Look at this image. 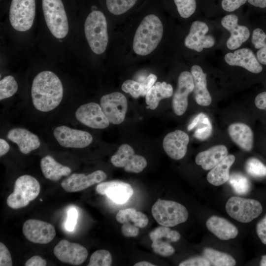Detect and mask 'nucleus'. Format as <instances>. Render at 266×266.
<instances>
[{"mask_svg": "<svg viewBox=\"0 0 266 266\" xmlns=\"http://www.w3.org/2000/svg\"><path fill=\"white\" fill-rule=\"evenodd\" d=\"M31 96L34 107L42 112L56 108L63 97V87L60 78L54 72L43 71L33 80Z\"/></svg>", "mask_w": 266, "mask_h": 266, "instance_id": "nucleus-1", "label": "nucleus"}, {"mask_svg": "<svg viewBox=\"0 0 266 266\" xmlns=\"http://www.w3.org/2000/svg\"><path fill=\"white\" fill-rule=\"evenodd\" d=\"M163 26L154 14L146 16L135 32L133 48L135 54L146 56L153 52L160 42L163 34Z\"/></svg>", "mask_w": 266, "mask_h": 266, "instance_id": "nucleus-2", "label": "nucleus"}, {"mask_svg": "<svg viewBox=\"0 0 266 266\" xmlns=\"http://www.w3.org/2000/svg\"><path fill=\"white\" fill-rule=\"evenodd\" d=\"M85 34L91 50L97 54H101L106 50L108 35L106 18L99 10L91 12L84 24Z\"/></svg>", "mask_w": 266, "mask_h": 266, "instance_id": "nucleus-3", "label": "nucleus"}, {"mask_svg": "<svg viewBox=\"0 0 266 266\" xmlns=\"http://www.w3.org/2000/svg\"><path fill=\"white\" fill-rule=\"evenodd\" d=\"M40 185L34 177L23 175L15 182L13 193L8 197L6 203L11 208L16 209L27 206L39 195Z\"/></svg>", "mask_w": 266, "mask_h": 266, "instance_id": "nucleus-4", "label": "nucleus"}, {"mask_svg": "<svg viewBox=\"0 0 266 266\" xmlns=\"http://www.w3.org/2000/svg\"><path fill=\"white\" fill-rule=\"evenodd\" d=\"M152 214L161 226L173 227L185 222L188 218L186 208L178 202L160 199L152 207Z\"/></svg>", "mask_w": 266, "mask_h": 266, "instance_id": "nucleus-5", "label": "nucleus"}, {"mask_svg": "<svg viewBox=\"0 0 266 266\" xmlns=\"http://www.w3.org/2000/svg\"><path fill=\"white\" fill-rule=\"evenodd\" d=\"M42 7L46 23L52 34L61 39L68 32L66 14L62 0H42Z\"/></svg>", "mask_w": 266, "mask_h": 266, "instance_id": "nucleus-6", "label": "nucleus"}, {"mask_svg": "<svg viewBox=\"0 0 266 266\" xmlns=\"http://www.w3.org/2000/svg\"><path fill=\"white\" fill-rule=\"evenodd\" d=\"M226 210L228 214L234 219L247 223L261 214L263 207L257 200L232 197L226 203Z\"/></svg>", "mask_w": 266, "mask_h": 266, "instance_id": "nucleus-7", "label": "nucleus"}, {"mask_svg": "<svg viewBox=\"0 0 266 266\" xmlns=\"http://www.w3.org/2000/svg\"><path fill=\"white\" fill-rule=\"evenodd\" d=\"M35 14V0H12L9 20L16 30L25 32L33 26Z\"/></svg>", "mask_w": 266, "mask_h": 266, "instance_id": "nucleus-8", "label": "nucleus"}, {"mask_svg": "<svg viewBox=\"0 0 266 266\" xmlns=\"http://www.w3.org/2000/svg\"><path fill=\"white\" fill-rule=\"evenodd\" d=\"M100 105L110 123L118 125L124 121L128 102L123 94L113 92L103 96L100 99Z\"/></svg>", "mask_w": 266, "mask_h": 266, "instance_id": "nucleus-9", "label": "nucleus"}, {"mask_svg": "<svg viewBox=\"0 0 266 266\" xmlns=\"http://www.w3.org/2000/svg\"><path fill=\"white\" fill-rule=\"evenodd\" d=\"M113 166L123 167L128 172L139 173L147 166L144 157L135 154L134 150L129 144H123L119 146L116 153L111 157Z\"/></svg>", "mask_w": 266, "mask_h": 266, "instance_id": "nucleus-10", "label": "nucleus"}, {"mask_svg": "<svg viewBox=\"0 0 266 266\" xmlns=\"http://www.w3.org/2000/svg\"><path fill=\"white\" fill-rule=\"evenodd\" d=\"M22 231L29 241L41 244L51 242L56 234L53 225L37 219L26 220L23 225Z\"/></svg>", "mask_w": 266, "mask_h": 266, "instance_id": "nucleus-11", "label": "nucleus"}, {"mask_svg": "<svg viewBox=\"0 0 266 266\" xmlns=\"http://www.w3.org/2000/svg\"><path fill=\"white\" fill-rule=\"evenodd\" d=\"M53 134L59 143L66 148H84L93 141V137L88 132L71 129L66 126L57 127Z\"/></svg>", "mask_w": 266, "mask_h": 266, "instance_id": "nucleus-12", "label": "nucleus"}, {"mask_svg": "<svg viewBox=\"0 0 266 266\" xmlns=\"http://www.w3.org/2000/svg\"><path fill=\"white\" fill-rule=\"evenodd\" d=\"M53 253L61 262L79 266L86 260L88 252L85 247L66 239L60 240L55 246Z\"/></svg>", "mask_w": 266, "mask_h": 266, "instance_id": "nucleus-13", "label": "nucleus"}, {"mask_svg": "<svg viewBox=\"0 0 266 266\" xmlns=\"http://www.w3.org/2000/svg\"><path fill=\"white\" fill-rule=\"evenodd\" d=\"M75 117L80 122L93 129H105L110 123L100 105L95 102H89L79 106L75 112Z\"/></svg>", "mask_w": 266, "mask_h": 266, "instance_id": "nucleus-14", "label": "nucleus"}, {"mask_svg": "<svg viewBox=\"0 0 266 266\" xmlns=\"http://www.w3.org/2000/svg\"><path fill=\"white\" fill-rule=\"evenodd\" d=\"M206 23L200 21H194L191 25L189 33L186 37L184 44L189 49L201 52L203 48L212 47L215 42L211 35H206L208 31Z\"/></svg>", "mask_w": 266, "mask_h": 266, "instance_id": "nucleus-15", "label": "nucleus"}, {"mask_svg": "<svg viewBox=\"0 0 266 266\" xmlns=\"http://www.w3.org/2000/svg\"><path fill=\"white\" fill-rule=\"evenodd\" d=\"M194 88L191 73L187 71L182 72L178 76L177 87L172 101L173 110L176 115L181 116L186 112L188 105V96Z\"/></svg>", "mask_w": 266, "mask_h": 266, "instance_id": "nucleus-16", "label": "nucleus"}, {"mask_svg": "<svg viewBox=\"0 0 266 266\" xmlns=\"http://www.w3.org/2000/svg\"><path fill=\"white\" fill-rule=\"evenodd\" d=\"M106 178L105 173L101 170H97L88 175L75 173L64 179L61 185L67 192H77L100 183Z\"/></svg>", "mask_w": 266, "mask_h": 266, "instance_id": "nucleus-17", "label": "nucleus"}, {"mask_svg": "<svg viewBox=\"0 0 266 266\" xmlns=\"http://www.w3.org/2000/svg\"><path fill=\"white\" fill-rule=\"evenodd\" d=\"M238 17L233 14L227 15L221 21L222 26L231 33L227 41V46L230 50L240 47L250 36V32L247 27L238 24Z\"/></svg>", "mask_w": 266, "mask_h": 266, "instance_id": "nucleus-18", "label": "nucleus"}, {"mask_svg": "<svg viewBox=\"0 0 266 266\" xmlns=\"http://www.w3.org/2000/svg\"><path fill=\"white\" fill-rule=\"evenodd\" d=\"M96 190L98 194L106 195L114 202L118 204L127 202L133 193V189L130 184L120 181L101 182L97 186Z\"/></svg>", "mask_w": 266, "mask_h": 266, "instance_id": "nucleus-19", "label": "nucleus"}, {"mask_svg": "<svg viewBox=\"0 0 266 266\" xmlns=\"http://www.w3.org/2000/svg\"><path fill=\"white\" fill-rule=\"evenodd\" d=\"M189 137L184 132L177 130L167 133L164 138V150L171 158L178 160L186 155Z\"/></svg>", "mask_w": 266, "mask_h": 266, "instance_id": "nucleus-20", "label": "nucleus"}, {"mask_svg": "<svg viewBox=\"0 0 266 266\" xmlns=\"http://www.w3.org/2000/svg\"><path fill=\"white\" fill-rule=\"evenodd\" d=\"M224 60L230 66H241L254 73H259L263 70L260 63L249 48H241L233 53H228Z\"/></svg>", "mask_w": 266, "mask_h": 266, "instance_id": "nucleus-21", "label": "nucleus"}, {"mask_svg": "<svg viewBox=\"0 0 266 266\" xmlns=\"http://www.w3.org/2000/svg\"><path fill=\"white\" fill-rule=\"evenodd\" d=\"M7 138L18 145L20 152L27 154L37 149L40 145L38 136L24 128L11 129L7 133Z\"/></svg>", "mask_w": 266, "mask_h": 266, "instance_id": "nucleus-22", "label": "nucleus"}, {"mask_svg": "<svg viewBox=\"0 0 266 266\" xmlns=\"http://www.w3.org/2000/svg\"><path fill=\"white\" fill-rule=\"evenodd\" d=\"M194 84V95L196 102L200 105L207 106L212 102L211 96L207 88L206 74L198 65H194L191 69Z\"/></svg>", "mask_w": 266, "mask_h": 266, "instance_id": "nucleus-23", "label": "nucleus"}, {"mask_svg": "<svg viewBox=\"0 0 266 266\" xmlns=\"http://www.w3.org/2000/svg\"><path fill=\"white\" fill-rule=\"evenodd\" d=\"M228 131L232 140L241 149L245 151L252 149L254 135L248 125L243 123H234L229 126Z\"/></svg>", "mask_w": 266, "mask_h": 266, "instance_id": "nucleus-24", "label": "nucleus"}, {"mask_svg": "<svg viewBox=\"0 0 266 266\" xmlns=\"http://www.w3.org/2000/svg\"><path fill=\"white\" fill-rule=\"evenodd\" d=\"M228 154V149L225 145H217L198 153L196 157L195 162L203 169L208 170L219 164Z\"/></svg>", "mask_w": 266, "mask_h": 266, "instance_id": "nucleus-25", "label": "nucleus"}, {"mask_svg": "<svg viewBox=\"0 0 266 266\" xmlns=\"http://www.w3.org/2000/svg\"><path fill=\"white\" fill-rule=\"evenodd\" d=\"M206 225L210 232L221 240L234 238L238 234L237 229L234 225L218 216H212L209 218Z\"/></svg>", "mask_w": 266, "mask_h": 266, "instance_id": "nucleus-26", "label": "nucleus"}, {"mask_svg": "<svg viewBox=\"0 0 266 266\" xmlns=\"http://www.w3.org/2000/svg\"><path fill=\"white\" fill-rule=\"evenodd\" d=\"M235 160L233 155H227L215 166L207 175V180L214 186H220L226 183L230 178V169Z\"/></svg>", "mask_w": 266, "mask_h": 266, "instance_id": "nucleus-27", "label": "nucleus"}, {"mask_svg": "<svg viewBox=\"0 0 266 266\" xmlns=\"http://www.w3.org/2000/svg\"><path fill=\"white\" fill-rule=\"evenodd\" d=\"M40 167L44 177L49 180L57 181L63 176L70 174V167L58 163L50 156L43 157L40 161Z\"/></svg>", "mask_w": 266, "mask_h": 266, "instance_id": "nucleus-28", "label": "nucleus"}, {"mask_svg": "<svg viewBox=\"0 0 266 266\" xmlns=\"http://www.w3.org/2000/svg\"><path fill=\"white\" fill-rule=\"evenodd\" d=\"M173 95V88L170 84L165 81L157 82L147 93L145 96L147 109H156L160 101L164 99L169 98Z\"/></svg>", "mask_w": 266, "mask_h": 266, "instance_id": "nucleus-29", "label": "nucleus"}, {"mask_svg": "<svg viewBox=\"0 0 266 266\" xmlns=\"http://www.w3.org/2000/svg\"><path fill=\"white\" fill-rule=\"evenodd\" d=\"M116 219L121 224L130 223L139 228L145 227L148 223V219L145 214L132 208L120 210Z\"/></svg>", "mask_w": 266, "mask_h": 266, "instance_id": "nucleus-30", "label": "nucleus"}, {"mask_svg": "<svg viewBox=\"0 0 266 266\" xmlns=\"http://www.w3.org/2000/svg\"><path fill=\"white\" fill-rule=\"evenodd\" d=\"M203 254L214 266H233L236 264L235 260L231 255L211 248H205Z\"/></svg>", "mask_w": 266, "mask_h": 266, "instance_id": "nucleus-31", "label": "nucleus"}, {"mask_svg": "<svg viewBox=\"0 0 266 266\" xmlns=\"http://www.w3.org/2000/svg\"><path fill=\"white\" fill-rule=\"evenodd\" d=\"M228 181L233 191L238 195H245L250 190L251 183L249 180L241 173H232Z\"/></svg>", "mask_w": 266, "mask_h": 266, "instance_id": "nucleus-32", "label": "nucleus"}, {"mask_svg": "<svg viewBox=\"0 0 266 266\" xmlns=\"http://www.w3.org/2000/svg\"><path fill=\"white\" fill-rule=\"evenodd\" d=\"M149 235L152 241L161 240L171 242L177 241L180 238V234L178 232L164 226L156 228Z\"/></svg>", "mask_w": 266, "mask_h": 266, "instance_id": "nucleus-33", "label": "nucleus"}, {"mask_svg": "<svg viewBox=\"0 0 266 266\" xmlns=\"http://www.w3.org/2000/svg\"><path fill=\"white\" fill-rule=\"evenodd\" d=\"M199 114V121L196 127L194 136L200 140H204L207 139L212 132V126L208 117L203 113Z\"/></svg>", "mask_w": 266, "mask_h": 266, "instance_id": "nucleus-34", "label": "nucleus"}, {"mask_svg": "<svg viewBox=\"0 0 266 266\" xmlns=\"http://www.w3.org/2000/svg\"><path fill=\"white\" fill-rule=\"evenodd\" d=\"M246 172L254 178L266 176V166L256 158L248 159L245 164Z\"/></svg>", "mask_w": 266, "mask_h": 266, "instance_id": "nucleus-35", "label": "nucleus"}, {"mask_svg": "<svg viewBox=\"0 0 266 266\" xmlns=\"http://www.w3.org/2000/svg\"><path fill=\"white\" fill-rule=\"evenodd\" d=\"M137 0H106L109 11L113 14H122L131 9Z\"/></svg>", "mask_w": 266, "mask_h": 266, "instance_id": "nucleus-36", "label": "nucleus"}, {"mask_svg": "<svg viewBox=\"0 0 266 266\" xmlns=\"http://www.w3.org/2000/svg\"><path fill=\"white\" fill-rule=\"evenodd\" d=\"M17 90L18 84L14 77L5 76L0 81V100L12 97Z\"/></svg>", "mask_w": 266, "mask_h": 266, "instance_id": "nucleus-37", "label": "nucleus"}, {"mask_svg": "<svg viewBox=\"0 0 266 266\" xmlns=\"http://www.w3.org/2000/svg\"><path fill=\"white\" fill-rule=\"evenodd\" d=\"M112 263L111 255L108 251L104 249L94 252L90 258L88 266H109Z\"/></svg>", "mask_w": 266, "mask_h": 266, "instance_id": "nucleus-38", "label": "nucleus"}, {"mask_svg": "<svg viewBox=\"0 0 266 266\" xmlns=\"http://www.w3.org/2000/svg\"><path fill=\"white\" fill-rule=\"evenodd\" d=\"M122 90L130 94L133 98L140 96L144 97V87L142 82H137L133 80H127L122 85Z\"/></svg>", "mask_w": 266, "mask_h": 266, "instance_id": "nucleus-39", "label": "nucleus"}, {"mask_svg": "<svg viewBox=\"0 0 266 266\" xmlns=\"http://www.w3.org/2000/svg\"><path fill=\"white\" fill-rule=\"evenodd\" d=\"M174 1L179 14L182 18H189L196 10V0H174Z\"/></svg>", "mask_w": 266, "mask_h": 266, "instance_id": "nucleus-40", "label": "nucleus"}, {"mask_svg": "<svg viewBox=\"0 0 266 266\" xmlns=\"http://www.w3.org/2000/svg\"><path fill=\"white\" fill-rule=\"evenodd\" d=\"M152 241L151 247L154 252L162 256L167 257L172 255L175 252L174 248L169 242L161 240Z\"/></svg>", "mask_w": 266, "mask_h": 266, "instance_id": "nucleus-41", "label": "nucleus"}, {"mask_svg": "<svg viewBox=\"0 0 266 266\" xmlns=\"http://www.w3.org/2000/svg\"><path fill=\"white\" fill-rule=\"evenodd\" d=\"M252 42L256 49L262 48L266 45V34L260 28L255 29L252 33Z\"/></svg>", "mask_w": 266, "mask_h": 266, "instance_id": "nucleus-42", "label": "nucleus"}, {"mask_svg": "<svg viewBox=\"0 0 266 266\" xmlns=\"http://www.w3.org/2000/svg\"><path fill=\"white\" fill-rule=\"evenodd\" d=\"M13 265L11 254L6 247L1 242H0V266H12Z\"/></svg>", "mask_w": 266, "mask_h": 266, "instance_id": "nucleus-43", "label": "nucleus"}, {"mask_svg": "<svg viewBox=\"0 0 266 266\" xmlns=\"http://www.w3.org/2000/svg\"><path fill=\"white\" fill-rule=\"evenodd\" d=\"M78 212L74 208H70L67 212V218L65 223V227L67 231H74L77 223Z\"/></svg>", "mask_w": 266, "mask_h": 266, "instance_id": "nucleus-44", "label": "nucleus"}, {"mask_svg": "<svg viewBox=\"0 0 266 266\" xmlns=\"http://www.w3.org/2000/svg\"><path fill=\"white\" fill-rule=\"evenodd\" d=\"M179 266H209L210 262L203 257H194L183 261Z\"/></svg>", "mask_w": 266, "mask_h": 266, "instance_id": "nucleus-45", "label": "nucleus"}, {"mask_svg": "<svg viewBox=\"0 0 266 266\" xmlns=\"http://www.w3.org/2000/svg\"><path fill=\"white\" fill-rule=\"evenodd\" d=\"M247 0H222V7L228 12H232L246 3Z\"/></svg>", "mask_w": 266, "mask_h": 266, "instance_id": "nucleus-46", "label": "nucleus"}, {"mask_svg": "<svg viewBox=\"0 0 266 266\" xmlns=\"http://www.w3.org/2000/svg\"><path fill=\"white\" fill-rule=\"evenodd\" d=\"M139 229L134 225L124 223L121 227V231L126 237H135L139 233Z\"/></svg>", "mask_w": 266, "mask_h": 266, "instance_id": "nucleus-47", "label": "nucleus"}, {"mask_svg": "<svg viewBox=\"0 0 266 266\" xmlns=\"http://www.w3.org/2000/svg\"><path fill=\"white\" fill-rule=\"evenodd\" d=\"M256 231L262 243L266 245V215L257 223Z\"/></svg>", "mask_w": 266, "mask_h": 266, "instance_id": "nucleus-48", "label": "nucleus"}, {"mask_svg": "<svg viewBox=\"0 0 266 266\" xmlns=\"http://www.w3.org/2000/svg\"><path fill=\"white\" fill-rule=\"evenodd\" d=\"M47 262L39 256H33L26 262V266H45Z\"/></svg>", "mask_w": 266, "mask_h": 266, "instance_id": "nucleus-49", "label": "nucleus"}, {"mask_svg": "<svg viewBox=\"0 0 266 266\" xmlns=\"http://www.w3.org/2000/svg\"><path fill=\"white\" fill-rule=\"evenodd\" d=\"M157 77L154 74H150L142 82L144 87V94L145 96L148 91L154 85Z\"/></svg>", "mask_w": 266, "mask_h": 266, "instance_id": "nucleus-50", "label": "nucleus"}, {"mask_svg": "<svg viewBox=\"0 0 266 266\" xmlns=\"http://www.w3.org/2000/svg\"><path fill=\"white\" fill-rule=\"evenodd\" d=\"M255 104L258 108L266 110V92H262L256 97Z\"/></svg>", "mask_w": 266, "mask_h": 266, "instance_id": "nucleus-51", "label": "nucleus"}, {"mask_svg": "<svg viewBox=\"0 0 266 266\" xmlns=\"http://www.w3.org/2000/svg\"><path fill=\"white\" fill-rule=\"evenodd\" d=\"M257 58L261 64L266 65V45L257 52Z\"/></svg>", "mask_w": 266, "mask_h": 266, "instance_id": "nucleus-52", "label": "nucleus"}, {"mask_svg": "<svg viewBox=\"0 0 266 266\" xmlns=\"http://www.w3.org/2000/svg\"><path fill=\"white\" fill-rule=\"evenodd\" d=\"M10 146L8 143L3 139H0V156L5 155L9 150Z\"/></svg>", "mask_w": 266, "mask_h": 266, "instance_id": "nucleus-53", "label": "nucleus"}, {"mask_svg": "<svg viewBox=\"0 0 266 266\" xmlns=\"http://www.w3.org/2000/svg\"><path fill=\"white\" fill-rule=\"evenodd\" d=\"M251 5L260 8L266 7V0H247Z\"/></svg>", "mask_w": 266, "mask_h": 266, "instance_id": "nucleus-54", "label": "nucleus"}, {"mask_svg": "<svg viewBox=\"0 0 266 266\" xmlns=\"http://www.w3.org/2000/svg\"><path fill=\"white\" fill-rule=\"evenodd\" d=\"M134 266H154L155 265H153L152 264L149 263L147 261H142L136 263L134 265Z\"/></svg>", "mask_w": 266, "mask_h": 266, "instance_id": "nucleus-55", "label": "nucleus"}, {"mask_svg": "<svg viewBox=\"0 0 266 266\" xmlns=\"http://www.w3.org/2000/svg\"><path fill=\"white\" fill-rule=\"evenodd\" d=\"M261 266H266V255H264L262 257L260 262Z\"/></svg>", "mask_w": 266, "mask_h": 266, "instance_id": "nucleus-56", "label": "nucleus"}]
</instances>
